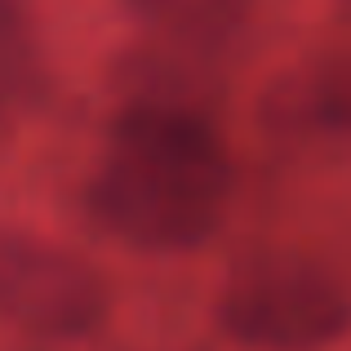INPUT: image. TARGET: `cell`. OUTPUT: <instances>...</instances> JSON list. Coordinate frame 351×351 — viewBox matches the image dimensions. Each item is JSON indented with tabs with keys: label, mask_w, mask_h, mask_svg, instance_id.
<instances>
[{
	"label": "cell",
	"mask_w": 351,
	"mask_h": 351,
	"mask_svg": "<svg viewBox=\"0 0 351 351\" xmlns=\"http://www.w3.org/2000/svg\"><path fill=\"white\" fill-rule=\"evenodd\" d=\"M232 156L209 112L125 103L89 173L94 223L147 254H182L223 227Z\"/></svg>",
	"instance_id": "obj_1"
},
{
	"label": "cell",
	"mask_w": 351,
	"mask_h": 351,
	"mask_svg": "<svg viewBox=\"0 0 351 351\" xmlns=\"http://www.w3.org/2000/svg\"><path fill=\"white\" fill-rule=\"evenodd\" d=\"M218 325L254 351H320L351 334V293L302 254H254L218 289Z\"/></svg>",
	"instance_id": "obj_2"
},
{
	"label": "cell",
	"mask_w": 351,
	"mask_h": 351,
	"mask_svg": "<svg viewBox=\"0 0 351 351\" xmlns=\"http://www.w3.org/2000/svg\"><path fill=\"white\" fill-rule=\"evenodd\" d=\"M107 316L94 263L49 236L0 227V320L40 338H85Z\"/></svg>",
	"instance_id": "obj_3"
},
{
	"label": "cell",
	"mask_w": 351,
	"mask_h": 351,
	"mask_svg": "<svg viewBox=\"0 0 351 351\" xmlns=\"http://www.w3.org/2000/svg\"><path fill=\"white\" fill-rule=\"evenodd\" d=\"M138 27L152 45L191 53V58H218L227 45L249 27L254 0H125Z\"/></svg>",
	"instance_id": "obj_4"
},
{
	"label": "cell",
	"mask_w": 351,
	"mask_h": 351,
	"mask_svg": "<svg viewBox=\"0 0 351 351\" xmlns=\"http://www.w3.org/2000/svg\"><path fill=\"white\" fill-rule=\"evenodd\" d=\"M267 120L293 134H351V58L289 71L267 98Z\"/></svg>",
	"instance_id": "obj_5"
},
{
	"label": "cell",
	"mask_w": 351,
	"mask_h": 351,
	"mask_svg": "<svg viewBox=\"0 0 351 351\" xmlns=\"http://www.w3.org/2000/svg\"><path fill=\"white\" fill-rule=\"evenodd\" d=\"M40 40L18 0H0V134L40 98Z\"/></svg>",
	"instance_id": "obj_6"
}]
</instances>
